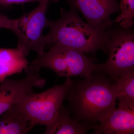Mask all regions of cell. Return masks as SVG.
Segmentation results:
<instances>
[{
	"label": "cell",
	"mask_w": 134,
	"mask_h": 134,
	"mask_svg": "<svg viewBox=\"0 0 134 134\" xmlns=\"http://www.w3.org/2000/svg\"><path fill=\"white\" fill-rule=\"evenodd\" d=\"M118 94L115 82L98 71L82 80L73 81L66 98L75 119L96 124L116 108Z\"/></svg>",
	"instance_id": "1"
},
{
	"label": "cell",
	"mask_w": 134,
	"mask_h": 134,
	"mask_svg": "<svg viewBox=\"0 0 134 134\" xmlns=\"http://www.w3.org/2000/svg\"><path fill=\"white\" fill-rule=\"evenodd\" d=\"M16 19H10L3 13L0 12V29H5L14 31L16 26Z\"/></svg>",
	"instance_id": "15"
},
{
	"label": "cell",
	"mask_w": 134,
	"mask_h": 134,
	"mask_svg": "<svg viewBox=\"0 0 134 134\" xmlns=\"http://www.w3.org/2000/svg\"><path fill=\"white\" fill-rule=\"evenodd\" d=\"M73 80L66 78L65 82L39 93L26 95L15 104L33 127L46 126L56 116L66 98Z\"/></svg>",
	"instance_id": "4"
},
{
	"label": "cell",
	"mask_w": 134,
	"mask_h": 134,
	"mask_svg": "<svg viewBox=\"0 0 134 134\" xmlns=\"http://www.w3.org/2000/svg\"><path fill=\"white\" fill-rule=\"evenodd\" d=\"M26 77L20 80L7 78L0 85V115L12 108L26 95L33 92V88H42L46 80L39 72L25 70Z\"/></svg>",
	"instance_id": "7"
},
{
	"label": "cell",
	"mask_w": 134,
	"mask_h": 134,
	"mask_svg": "<svg viewBox=\"0 0 134 134\" xmlns=\"http://www.w3.org/2000/svg\"><path fill=\"white\" fill-rule=\"evenodd\" d=\"M60 10V17L55 21L47 19L48 34L45 36L47 45H60L79 50L94 57L99 50L106 54L111 29L90 25L79 16L74 7Z\"/></svg>",
	"instance_id": "2"
},
{
	"label": "cell",
	"mask_w": 134,
	"mask_h": 134,
	"mask_svg": "<svg viewBox=\"0 0 134 134\" xmlns=\"http://www.w3.org/2000/svg\"><path fill=\"white\" fill-rule=\"evenodd\" d=\"M86 54L60 45L50 46L49 51L38 55L29 63L26 69L39 72L43 68H47L59 76L71 78L86 77L95 72H101V64Z\"/></svg>",
	"instance_id": "3"
},
{
	"label": "cell",
	"mask_w": 134,
	"mask_h": 134,
	"mask_svg": "<svg viewBox=\"0 0 134 134\" xmlns=\"http://www.w3.org/2000/svg\"><path fill=\"white\" fill-rule=\"evenodd\" d=\"M108 59L101 71L113 81L125 72L134 69V33L131 29L111 28L106 47Z\"/></svg>",
	"instance_id": "6"
},
{
	"label": "cell",
	"mask_w": 134,
	"mask_h": 134,
	"mask_svg": "<svg viewBox=\"0 0 134 134\" xmlns=\"http://www.w3.org/2000/svg\"><path fill=\"white\" fill-rule=\"evenodd\" d=\"M114 82L118 87L117 100L134 102V69L125 72Z\"/></svg>",
	"instance_id": "13"
},
{
	"label": "cell",
	"mask_w": 134,
	"mask_h": 134,
	"mask_svg": "<svg viewBox=\"0 0 134 134\" xmlns=\"http://www.w3.org/2000/svg\"><path fill=\"white\" fill-rule=\"evenodd\" d=\"M19 47L15 48H0V83L8 77L21 73L30 63Z\"/></svg>",
	"instance_id": "11"
},
{
	"label": "cell",
	"mask_w": 134,
	"mask_h": 134,
	"mask_svg": "<svg viewBox=\"0 0 134 134\" xmlns=\"http://www.w3.org/2000/svg\"><path fill=\"white\" fill-rule=\"evenodd\" d=\"M82 14L86 23L93 27L109 29L113 27L111 15L120 12L117 0H66Z\"/></svg>",
	"instance_id": "8"
},
{
	"label": "cell",
	"mask_w": 134,
	"mask_h": 134,
	"mask_svg": "<svg viewBox=\"0 0 134 134\" xmlns=\"http://www.w3.org/2000/svg\"><path fill=\"white\" fill-rule=\"evenodd\" d=\"M33 127L15 104L0 115V134H25Z\"/></svg>",
	"instance_id": "12"
},
{
	"label": "cell",
	"mask_w": 134,
	"mask_h": 134,
	"mask_svg": "<svg viewBox=\"0 0 134 134\" xmlns=\"http://www.w3.org/2000/svg\"><path fill=\"white\" fill-rule=\"evenodd\" d=\"M42 0H0V8H7L14 4H24L31 2H40Z\"/></svg>",
	"instance_id": "16"
},
{
	"label": "cell",
	"mask_w": 134,
	"mask_h": 134,
	"mask_svg": "<svg viewBox=\"0 0 134 134\" xmlns=\"http://www.w3.org/2000/svg\"><path fill=\"white\" fill-rule=\"evenodd\" d=\"M120 13L113 24L124 29H131L134 24V0H120Z\"/></svg>",
	"instance_id": "14"
},
{
	"label": "cell",
	"mask_w": 134,
	"mask_h": 134,
	"mask_svg": "<svg viewBox=\"0 0 134 134\" xmlns=\"http://www.w3.org/2000/svg\"><path fill=\"white\" fill-rule=\"evenodd\" d=\"M60 0H42L31 11L16 19L15 28L13 31L18 41L17 47L26 56L34 51L40 55L44 52L46 46L43 31L46 28V13L49 5Z\"/></svg>",
	"instance_id": "5"
},
{
	"label": "cell",
	"mask_w": 134,
	"mask_h": 134,
	"mask_svg": "<svg viewBox=\"0 0 134 134\" xmlns=\"http://www.w3.org/2000/svg\"><path fill=\"white\" fill-rule=\"evenodd\" d=\"M96 124L81 122L72 117L68 108L61 106L54 119L46 126L45 134H85Z\"/></svg>",
	"instance_id": "10"
},
{
	"label": "cell",
	"mask_w": 134,
	"mask_h": 134,
	"mask_svg": "<svg viewBox=\"0 0 134 134\" xmlns=\"http://www.w3.org/2000/svg\"><path fill=\"white\" fill-rule=\"evenodd\" d=\"M119 101L118 107L96 124L93 133L134 134V102Z\"/></svg>",
	"instance_id": "9"
}]
</instances>
